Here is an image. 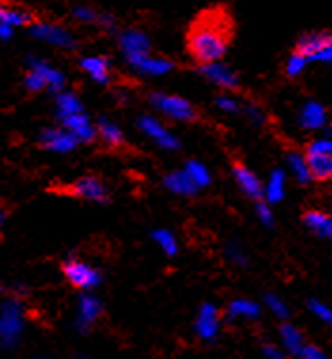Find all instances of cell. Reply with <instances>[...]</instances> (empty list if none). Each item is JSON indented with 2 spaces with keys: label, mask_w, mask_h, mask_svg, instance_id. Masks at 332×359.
Segmentation results:
<instances>
[{
  "label": "cell",
  "mask_w": 332,
  "mask_h": 359,
  "mask_svg": "<svg viewBox=\"0 0 332 359\" xmlns=\"http://www.w3.org/2000/svg\"><path fill=\"white\" fill-rule=\"evenodd\" d=\"M230 23L226 15L219 12L203 13L198 18L188 33L190 55L200 61V65L221 61L228 52Z\"/></svg>",
  "instance_id": "obj_1"
},
{
  "label": "cell",
  "mask_w": 332,
  "mask_h": 359,
  "mask_svg": "<svg viewBox=\"0 0 332 359\" xmlns=\"http://www.w3.org/2000/svg\"><path fill=\"white\" fill-rule=\"evenodd\" d=\"M25 331V310L18 299H8L0 304V344L18 346Z\"/></svg>",
  "instance_id": "obj_2"
},
{
  "label": "cell",
  "mask_w": 332,
  "mask_h": 359,
  "mask_svg": "<svg viewBox=\"0 0 332 359\" xmlns=\"http://www.w3.org/2000/svg\"><path fill=\"white\" fill-rule=\"evenodd\" d=\"M307 170L315 181H328L332 177V141L321 137L307 147Z\"/></svg>",
  "instance_id": "obj_3"
},
{
  "label": "cell",
  "mask_w": 332,
  "mask_h": 359,
  "mask_svg": "<svg viewBox=\"0 0 332 359\" xmlns=\"http://www.w3.org/2000/svg\"><path fill=\"white\" fill-rule=\"evenodd\" d=\"M296 52L307 59V63H331L332 61V36L331 33H307L298 40Z\"/></svg>",
  "instance_id": "obj_4"
},
{
  "label": "cell",
  "mask_w": 332,
  "mask_h": 359,
  "mask_svg": "<svg viewBox=\"0 0 332 359\" xmlns=\"http://www.w3.org/2000/svg\"><path fill=\"white\" fill-rule=\"evenodd\" d=\"M63 274L71 281V285L82 291H93L103 283V274L97 268L78 259H69L63 262Z\"/></svg>",
  "instance_id": "obj_5"
},
{
  "label": "cell",
  "mask_w": 332,
  "mask_h": 359,
  "mask_svg": "<svg viewBox=\"0 0 332 359\" xmlns=\"http://www.w3.org/2000/svg\"><path fill=\"white\" fill-rule=\"evenodd\" d=\"M150 101H152V104L156 107L158 111L163 112L165 116L173 118V120H181V122H192V120H195L194 107L186 99L179 97V95L152 93Z\"/></svg>",
  "instance_id": "obj_6"
},
{
  "label": "cell",
  "mask_w": 332,
  "mask_h": 359,
  "mask_svg": "<svg viewBox=\"0 0 332 359\" xmlns=\"http://www.w3.org/2000/svg\"><path fill=\"white\" fill-rule=\"evenodd\" d=\"M221 310L213 302H203L194 321L195 337L205 342L215 340L221 331Z\"/></svg>",
  "instance_id": "obj_7"
},
{
  "label": "cell",
  "mask_w": 332,
  "mask_h": 359,
  "mask_svg": "<svg viewBox=\"0 0 332 359\" xmlns=\"http://www.w3.org/2000/svg\"><path fill=\"white\" fill-rule=\"evenodd\" d=\"M120 48L124 52L125 59L131 67H135L143 57L150 55V40L143 31H125L120 36Z\"/></svg>",
  "instance_id": "obj_8"
},
{
  "label": "cell",
  "mask_w": 332,
  "mask_h": 359,
  "mask_svg": "<svg viewBox=\"0 0 332 359\" xmlns=\"http://www.w3.org/2000/svg\"><path fill=\"white\" fill-rule=\"evenodd\" d=\"M31 34L34 39L48 42L52 46L63 48V50H74L76 48L74 36L67 29L53 25V23H36V25L31 27Z\"/></svg>",
  "instance_id": "obj_9"
},
{
  "label": "cell",
  "mask_w": 332,
  "mask_h": 359,
  "mask_svg": "<svg viewBox=\"0 0 332 359\" xmlns=\"http://www.w3.org/2000/svg\"><path fill=\"white\" fill-rule=\"evenodd\" d=\"M137 124L144 135H148L152 141H156L158 147H162L165 151H179L181 149L179 139L162 122H158L154 116H141Z\"/></svg>",
  "instance_id": "obj_10"
},
{
  "label": "cell",
  "mask_w": 332,
  "mask_h": 359,
  "mask_svg": "<svg viewBox=\"0 0 332 359\" xmlns=\"http://www.w3.org/2000/svg\"><path fill=\"white\" fill-rule=\"evenodd\" d=\"M67 192L72 196L82 198V200H90V202L104 203L109 200V190H106L104 183L93 175H85L78 179L76 183H72L67 189Z\"/></svg>",
  "instance_id": "obj_11"
},
{
  "label": "cell",
  "mask_w": 332,
  "mask_h": 359,
  "mask_svg": "<svg viewBox=\"0 0 332 359\" xmlns=\"http://www.w3.org/2000/svg\"><path fill=\"white\" fill-rule=\"evenodd\" d=\"M103 304L95 294L84 293L78 299V310H76V329L80 333H88L101 318Z\"/></svg>",
  "instance_id": "obj_12"
},
{
  "label": "cell",
  "mask_w": 332,
  "mask_h": 359,
  "mask_svg": "<svg viewBox=\"0 0 332 359\" xmlns=\"http://www.w3.org/2000/svg\"><path fill=\"white\" fill-rule=\"evenodd\" d=\"M40 144L48 151L57 152V154H67L78 147V141L71 131L63 130H44L40 133Z\"/></svg>",
  "instance_id": "obj_13"
},
{
  "label": "cell",
  "mask_w": 332,
  "mask_h": 359,
  "mask_svg": "<svg viewBox=\"0 0 332 359\" xmlns=\"http://www.w3.org/2000/svg\"><path fill=\"white\" fill-rule=\"evenodd\" d=\"M200 72H202L205 79L211 80L213 84L226 88V90H237V86H240L235 72L228 65L221 63V61L205 63V65L200 67Z\"/></svg>",
  "instance_id": "obj_14"
},
{
  "label": "cell",
  "mask_w": 332,
  "mask_h": 359,
  "mask_svg": "<svg viewBox=\"0 0 332 359\" xmlns=\"http://www.w3.org/2000/svg\"><path fill=\"white\" fill-rule=\"evenodd\" d=\"M63 128L67 131H71L78 143H92L97 137V128H93L90 118L85 116L84 112L63 118Z\"/></svg>",
  "instance_id": "obj_15"
},
{
  "label": "cell",
  "mask_w": 332,
  "mask_h": 359,
  "mask_svg": "<svg viewBox=\"0 0 332 359\" xmlns=\"http://www.w3.org/2000/svg\"><path fill=\"white\" fill-rule=\"evenodd\" d=\"M234 177L235 183L241 189V192L251 200H262V183L253 171L245 168L243 163H234Z\"/></svg>",
  "instance_id": "obj_16"
},
{
  "label": "cell",
  "mask_w": 332,
  "mask_h": 359,
  "mask_svg": "<svg viewBox=\"0 0 332 359\" xmlns=\"http://www.w3.org/2000/svg\"><path fill=\"white\" fill-rule=\"evenodd\" d=\"M29 65L31 71H36L46 82V88L50 92H63V86H65V74L57 71L55 67H52L46 61H40V59H29Z\"/></svg>",
  "instance_id": "obj_17"
},
{
  "label": "cell",
  "mask_w": 332,
  "mask_h": 359,
  "mask_svg": "<svg viewBox=\"0 0 332 359\" xmlns=\"http://www.w3.org/2000/svg\"><path fill=\"white\" fill-rule=\"evenodd\" d=\"M82 71L97 84L106 86L111 82V67H109V59L101 57V55H92V57H84L80 61Z\"/></svg>",
  "instance_id": "obj_18"
},
{
  "label": "cell",
  "mask_w": 332,
  "mask_h": 359,
  "mask_svg": "<svg viewBox=\"0 0 332 359\" xmlns=\"http://www.w3.org/2000/svg\"><path fill=\"white\" fill-rule=\"evenodd\" d=\"M326 120H328V116H326L325 107L321 103H315V101L306 103L300 111V126L304 130H321L326 126Z\"/></svg>",
  "instance_id": "obj_19"
},
{
  "label": "cell",
  "mask_w": 332,
  "mask_h": 359,
  "mask_svg": "<svg viewBox=\"0 0 332 359\" xmlns=\"http://www.w3.org/2000/svg\"><path fill=\"white\" fill-rule=\"evenodd\" d=\"M230 320H245V321H254L261 318L262 308L258 302L251 301V299H235L228 304L226 308Z\"/></svg>",
  "instance_id": "obj_20"
},
{
  "label": "cell",
  "mask_w": 332,
  "mask_h": 359,
  "mask_svg": "<svg viewBox=\"0 0 332 359\" xmlns=\"http://www.w3.org/2000/svg\"><path fill=\"white\" fill-rule=\"evenodd\" d=\"M279 337H281V344H283V350L285 353H291V355H296L298 358L300 350L304 348L306 340H304V334L300 331L298 327L293 325V323H283L279 327Z\"/></svg>",
  "instance_id": "obj_21"
},
{
  "label": "cell",
  "mask_w": 332,
  "mask_h": 359,
  "mask_svg": "<svg viewBox=\"0 0 332 359\" xmlns=\"http://www.w3.org/2000/svg\"><path fill=\"white\" fill-rule=\"evenodd\" d=\"M163 187L177 194V196H194L198 189L194 187V183L190 181L188 175L183 171H173L170 175H165L163 179Z\"/></svg>",
  "instance_id": "obj_22"
},
{
  "label": "cell",
  "mask_w": 332,
  "mask_h": 359,
  "mask_svg": "<svg viewBox=\"0 0 332 359\" xmlns=\"http://www.w3.org/2000/svg\"><path fill=\"white\" fill-rule=\"evenodd\" d=\"M285 171L274 170L270 173L266 187L262 189V198H266L270 203H277L285 198Z\"/></svg>",
  "instance_id": "obj_23"
},
{
  "label": "cell",
  "mask_w": 332,
  "mask_h": 359,
  "mask_svg": "<svg viewBox=\"0 0 332 359\" xmlns=\"http://www.w3.org/2000/svg\"><path fill=\"white\" fill-rule=\"evenodd\" d=\"M173 67L175 65L171 63L170 59L146 55V57L141 59L133 69H137L139 72H143L146 76H163V74H167V72L173 71Z\"/></svg>",
  "instance_id": "obj_24"
},
{
  "label": "cell",
  "mask_w": 332,
  "mask_h": 359,
  "mask_svg": "<svg viewBox=\"0 0 332 359\" xmlns=\"http://www.w3.org/2000/svg\"><path fill=\"white\" fill-rule=\"evenodd\" d=\"M304 224L307 229L313 230L319 238L331 240L332 236V219L323 211H307L304 215Z\"/></svg>",
  "instance_id": "obj_25"
},
{
  "label": "cell",
  "mask_w": 332,
  "mask_h": 359,
  "mask_svg": "<svg viewBox=\"0 0 332 359\" xmlns=\"http://www.w3.org/2000/svg\"><path fill=\"white\" fill-rule=\"evenodd\" d=\"M97 135L103 139L104 143L109 144V147H120V144L124 143V131L120 130L114 122L111 120H106V118H101L97 122Z\"/></svg>",
  "instance_id": "obj_26"
},
{
  "label": "cell",
  "mask_w": 332,
  "mask_h": 359,
  "mask_svg": "<svg viewBox=\"0 0 332 359\" xmlns=\"http://www.w3.org/2000/svg\"><path fill=\"white\" fill-rule=\"evenodd\" d=\"M57 116L63 120L67 116H72V114H78V112H84V107H82V101H80L74 93L71 92H59L57 93Z\"/></svg>",
  "instance_id": "obj_27"
},
{
  "label": "cell",
  "mask_w": 332,
  "mask_h": 359,
  "mask_svg": "<svg viewBox=\"0 0 332 359\" xmlns=\"http://www.w3.org/2000/svg\"><path fill=\"white\" fill-rule=\"evenodd\" d=\"M184 173L188 175V179L194 183V187L198 190L207 189L209 184H211V173L209 170L203 165L202 162H198V160H190L186 163V168H184Z\"/></svg>",
  "instance_id": "obj_28"
},
{
  "label": "cell",
  "mask_w": 332,
  "mask_h": 359,
  "mask_svg": "<svg viewBox=\"0 0 332 359\" xmlns=\"http://www.w3.org/2000/svg\"><path fill=\"white\" fill-rule=\"evenodd\" d=\"M286 162H289V168L293 171V175L298 179V183L307 184L312 181V175H310V170H307V162L304 154L300 152H289L286 154Z\"/></svg>",
  "instance_id": "obj_29"
},
{
  "label": "cell",
  "mask_w": 332,
  "mask_h": 359,
  "mask_svg": "<svg viewBox=\"0 0 332 359\" xmlns=\"http://www.w3.org/2000/svg\"><path fill=\"white\" fill-rule=\"evenodd\" d=\"M152 240L162 248V251L167 257H175L179 251V243H177L175 234L167 229H158L152 232Z\"/></svg>",
  "instance_id": "obj_30"
},
{
  "label": "cell",
  "mask_w": 332,
  "mask_h": 359,
  "mask_svg": "<svg viewBox=\"0 0 332 359\" xmlns=\"http://www.w3.org/2000/svg\"><path fill=\"white\" fill-rule=\"evenodd\" d=\"M31 21H33V15L23 12V10H15V8L8 6L0 8V23H6L10 27H23L29 25Z\"/></svg>",
  "instance_id": "obj_31"
},
{
  "label": "cell",
  "mask_w": 332,
  "mask_h": 359,
  "mask_svg": "<svg viewBox=\"0 0 332 359\" xmlns=\"http://www.w3.org/2000/svg\"><path fill=\"white\" fill-rule=\"evenodd\" d=\"M264 306H266L270 312L274 313L277 320L286 321L289 318H291V310H289V306L285 304V301H283V299H279L277 294L268 293L266 297H264Z\"/></svg>",
  "instance_id": "obj_32"
},
{
  "label": "cell",
  "mask_w": 332,
  "mask_h": 359,
  "mask_svg": "<svg viewBox=\"0 0 332 359\" xmlns=\"http://www.w3.org/2000/svg\"><path fill=\"white\" fill-rule=\"evenodd\" d=\"M307 308H310V312H312L317 320H321L323 323H326V325L332 321L331 308L326 306L325 302H321L319 299H310V301H307Z\"/></svg>",
  "instance_id": "obj_33"
},
{
  "label": "cell",
  "mask_w": 332,
  "mask_h": 359,
  "mask_svg": "<svg viewBox=\"0 0 332 359\" xmlns=\"http://www.w3.org/2000/svg\"><path fill=\"white\" fill-rule=\"evenodd\" d=\"M226 255H228L230 262H234L235 266H245L247 264V255H245V249L240 242H230L226 248Z\"/></svg>",
  "instance_id": "obj_34"
},
{
  "label": "cell",
  "mask_w": 332,
  "mask_h": 359,
  "mask_svg": "<svg viewBox=\"0 0 332 359\" xmlns=\"http://www.w3.org/2000/svg\"><path fill=\"white\" fill-rule=\"evenodd\" d=\"M307 65V59L304 57V55H300L298 52H294L291 57L286 59V74L289 76H298V74H302L304 72V69H306Z\"/></svg>",
  "instance_id": "obj_35"
},
{
  "label": "cell",
  "mask_w": 332,
  "mask_h": 359,
  "mask_svg": "<svg viewBox=\"0 0 332 359\" xmlns=\"http://www.w3.org/2000/svg\"><path fill=\"white\" fill-rule=\"evenodd\" d=\"M25 86L29 92H42L46 90V82L36 71H29L25 76Z\"/></svg>",
  "instance_id": "obj_36"
},
{
  "label": "cell",
  "mask_w": 332,
  "mask_h": 359,
  "mask_svg": "<svg viewBox=\"0 0 332 359\" xmlns=\"http://www.w3.org/2000/svg\"><path fill=\"white\" fill-rule=\"evenodd\" d=\"M256 217H258V221L264 224V226H274V213H272V209H270V205L264 202H261L258 200V203H256Z\"/></svg>",
  "instance_id": "obj_37"
},
{
  "label": "cell",
  "mask_w": 332,
  "mask_h": 359,
  "mask_svg": "<svg viewBox=\"0 0 332 359\" xmlns=\"http://www.w3.org/2000/svg\"><path fill=\"white\" fill-rule=\"evenodd\" d=\"M298 358L300 359H328V355H326L319 346H315V344H304V348L300 350Z\"/></svg>",
  "instance_id": "obj_38"
},
{
  "label": "cell",
  "mask_w": 332,
  "mask_h": 359,
  "mask_svg": "<svg viewBox=\"0 0 332 359\" xmlns=\"http://www.w3.org/2000/svg\"><path fill=\"white\" fill-rule=\"evenodd\" d=\"M74 18L78 21H84V23H95L99 18V13L93 10V8H88V6H78L74 10Z\"/></svg>",
  "instance_id": "obj_39"
},
{
  "label": "cell",
  "mask_w": 332,
  "mask_h": 359,
  "mask_svg": "<svg viewBox=\"0 0 332 359\" xmlns=\"http://www.w3.org/2000/svg\"><path fill=\"white\" fill-rule=\"evenodd\" d=\"M262 355L266 359H285V350L275 344H264L262 346Z\"/></svg>",
  "instance_id": "obj_40"
},
{
  "label": "cell",
  "mask_w": 332,
  "mask_h": 359,
  "mask_svg": "<svg viewBox=\"0 0 332 359\" xmlns=\"http://www.w3.org/2000/svg\"><path fill=\"white\" fill-rule=\"evenodd\" d=\"M216 107L224 112H237L240 111V104L237 101L232 97H226V95H222V97L216 99Z\"/></svg>",
  "instance_id": "obj_41"
},
{
  "label": "cell",
  "mask_w": 332,
  "mask_h": 359,
  "mask_svg": "<svg viewBox=\"0 0 332 359\" xmlns=\"http://www.w3.org/2000/svg\"><path fill=\"white\" fill-rule=\"evenodd\" d=\"M245 114H247V116L251 118L256 126L264 124V114H262L261 109H256V107H253V104L245 107Z\"/></svg>",
  "instance_id": "obj_42"
},
{
  "label": "cell",
  "mask_w": 332,
  "mask_h": 359,
  "mask_svg": "<svg viewBox=\"0 0 332 359\" xmlns=\"http://www.w3.org/2000/svg\"><path fill=\"white\" fill-rule=\"evenodd\" d=\"M13 34V27L6 25V23H0V39L10 40Z\"/></svg>",
  "instance_id": "obj_43"
},
{
  "label": "cell",
  "mask_w": 332,
  "mask_h": 359,
  "mask_svg": "<svg viewBox=\"0 0 332 359\" xmlns=\"http://www.w3.org/2000/svg\"><path fill=\"white\" fill-rule=\"evenodd\" d=\"M4 221H6V213H4V211L0 209V224H2Z\"/></svg>",
  "instance_id": "obj_44"
},
{
  "label": "cell",
  "mask_w": 332,
  "mask_h": 359,
  "mask_svg": "<svg viewBox=\"0 0 332 359\" xmlns=\"http://www.w3.org/2000/svg\"><path fill=\"white\" fill-rule=\"evenodd\" d=\"M36 359H48V358H36Z\"/></svg>",
  "instance_id": "obj_45"
},
{
  "label": "cell",
  "mask_w": 332,
  "mask_h": 359,
  "mask_svg": "<svg viewBox=\"0 0 332 359\" xmlns=\"http://www.w3.org/2000/svg\"><path fill=\"white\" fill-rule=\"evenodd\" d=\"M0 8H2V6H0Z\"/></svg>",
  "instance_id": "obj_46"
}]
</instances>
